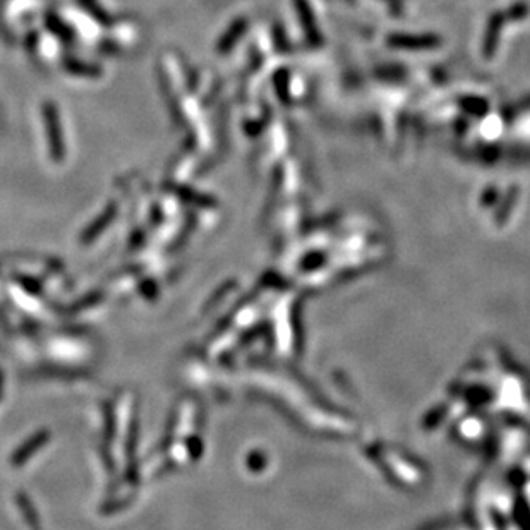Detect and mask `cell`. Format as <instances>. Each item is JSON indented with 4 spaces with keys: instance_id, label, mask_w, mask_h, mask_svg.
<instances>
[{
    "instance_id": "1",
    "label": "cell",
    "mask_w": 530,
    "mask_h": 530,
    "mask_svg": "<svg viewBox=\"0 0 530 530\" xmlns=\"http://www.w3.org/2000/svg\"><path fill=\"white\" fill-rule=\"evenodd\" d=\"M45 121H47V131H49L52 148H54L57 157H61L62 148H61V134H59V117H57V112H55L54 107L47 105Z\"/></svg>"
}]
</instances>
